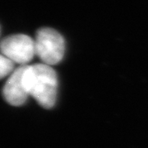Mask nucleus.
<instances>
[{
  "instance_id": "1",
  "label": "nucleus",
  "mask_w": 148,
  "mask_h": 148,
  "mask_svg": "<svg viewBox=\"0 0 148 148\" xmlns=\"http://www.w3.org/2000/svg\"><path fill=\"white\" fill-rule=\"evenodd\" d=\"M25 82L29 95L45 109L52 108L56 101L58 78L50 65H26Z\"/></svg>"
},
{
  "instance_id": "2",
  "label": "nucleus",
  "mask_w": 148,
  "mask_h": 148,
  "mask_svg": "<svg viewBox=\"0 0 148 148\" xmlns=\"http://www.w3.org/2000/svg\"><path fill=\"white\" fill-rule=\"evenodd\" d=\"M35 45L36 54L44 64L54 65L64 58L65 51L64 37L53 28H40L36 33Z\"/></svg>"
},
{
  "instance_id": "3",
  "label": "nucleus",
  "mask_w": 148,
  "mask_h": 148,
  "mask_svg": "<svg viewBox=\"0 0 148 148\" xmlns=\"http://www.w3.org/2000/svg\"><path fill=\"white\" fill-rule=\"evenodd\" d=\"M0 51L14 64L27 65L36 55L35 40L23 34L9 36L0 43Z\"/></svg>"
},
{
  "instance_id": "4",
  "label": "nucleus",
  "mask_w": 148,
  "mask_h": 148,
  "mask_svg": "<svg viewBox=\"0 0 148 148\" xmlns=\"http://www.w3.org/2000/svg\"><path fill=\"white\" fill-rule=\"evenodd\" d=\"M26 65L15 69L3 87V95L8 104L13 106H22L29 95L25 82Z\"/></svg>"
},
{
  "instance_id": "5",
  "label": "nucleus",
  "mask_w": 148,
  "mask_h": 148,
  "mask_svg": "<svg viewBox=\"0 0 148 148\" xmlns=\"http://www.w3.org/2000/svg\"><path fill=\"white\" fill-rule=\"evenodd\" d=\"M13 69L14 63L3 53H0V79L12 73L14 71Z\"/></svg>"
}]
</instances>
